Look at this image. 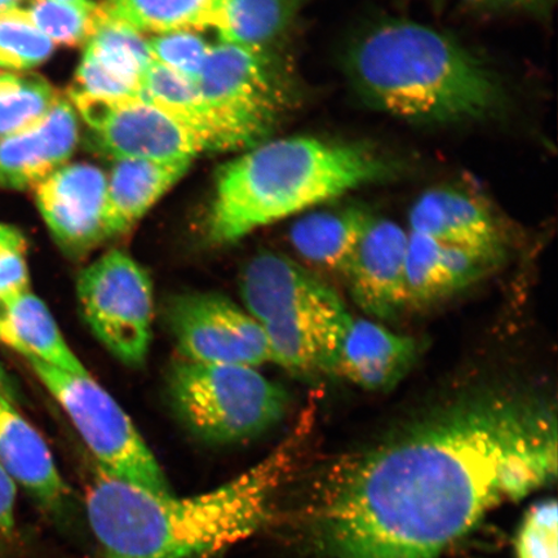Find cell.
<instances>
[{
	"mask_svg": "<svg viewBox=\"0 0 558 558\" xmlns=\"http://www.w3.org/2000/svg\"><path fill=\"white\" fill-rule=\"evenodd\" d=\"M556 403L483 384L404 418L337 466L313 513L332 558H438L493 508L555 480Z\"/></svg>",
	"mask_w": 558,
	"mask_h": 558,
	"instance_id": "obj_1",
	"label": "cell"
},
{
	"mask_svg": "<svg viewBox=\"0 0 558 558\" xmlns=\"http://www.w3.org/2000/svg\"><path fill=\"white\" fill-rule=\"evenodd\" d=\"M299 427L262 462L190 497L158 494L100 471L88 484L85 515L99 558H218L268 525L279 488L295 464Z\"/></svg>",
	"mask_w": 558,
	"mask_h": 558,
	"instance_id": "obj_2",
	"label": "cell"
},
{
	"mask_svg": "<svg viewBox=\"0 0 558 558\" xmlns=\"http://www.w3.org/2000/svg\"><path fill=\"white\" fill-rule=\"evenodd\" d=\"M345 73L373 108L422 124L485 120L505 89L486 62L451 35L411 20H387L348 47Z\"/></svg>",
	"mask_w": 558,
	"mask_h": 558,
	"instance_id": "obj_3",
	"label": "cell"
},
{
	"mask_svg": "<svg viewBox=\"0 0 558 558\" xmlns=\"http://www.w3.org/2000/svg\"><path fill=\"white\" fill-rule=\"evenodd\" d=\"M397 165L369 146L316 137L275 140L222 166L207 233L216 244L395 177Z\"/></svg>",
	"mask_w": 558,
	"mask_h": 558,
	"instance_id": "obj_4",
	"label": "cell"
},
{
	"mask_svg": "<svg viewBox=\"0 0 558 558\" xmlns=\"http://www.w3.org/2000/svg\"><path fill=\"white\" fill-rule=\"evenodd\" d=\"M169 390L181 422L214 445L259 437L282 421L289 407L281 386L242 365L185 361L172 369Z\"/></svg>",
	"mask_w": 558,
	"mask_h": 558,
	"instance_id": "obj_5",
	"label": "cell"
},
{
	"mask_svg": "<svg viewBox=\"0 0 558 558\" xmlns=\"http://www.w3.org/2000/svg\"><path fill=\"white\" fill-rule=\"evenodd\" d=\"M218 132L220 150L260 145L292 102L288 76L268 50L211 47L195 83Z\"/></svg>",
	"mask_w": 558,
	"mask_h": 558,
	"instance_id": "obj_6",
	"label": "cell"
},
{
	"mask_svg": "<svg viewBox=\"0 0 558 558\" xmlns=\"http://www.w3.org/2000/svg\"><path fill=\"white\" fill-rule=\"evenodd\" d=\"M48 392L64 409L97 471L146 490L170 494L162 466L113 397L90 375H75L26 359Z\"/></svg>",
	"mask_w": 558,
	"mask_h": 558,
	"instance_id": "obj_7",
	"label": "cell"
},
{
	"mask_svg": "<svg viewBox=\"0 0 558 558\" xmlns=\"http://www.w3.org/2000/svg\"><path fill=\"white\" fill-rule=\"evenodd\" d=\"M83 318L122 364L142 366L148 357L155 320L151 278L121 250L90 263L76 281Z\"/></svg>",
	"mask_w": 558,
	"mask_h": 558,
	"instance_id": "obj_8",
	"label": "cell"
},
{
	"mask_svg": "<svg viewBox=\"0 0 558 558\" xmlns=\"http://www.w3.org/2000/svg\"><path fill=\"white\" fill-rule=\"evenodd\" d=\"M69 97L93 130L96 145L117 160H193L206 150L193 131L142 97L109 99L75 88Z\"/></svg>",
	"mask_w": 558,
	"mask_h": 558,
	"instance_id": "obj_9",
	"label": "cell"
},
{
	"mask_svg": "<svg viewBox=\"0 0 558 558\" xmlns=\"http://www.w3.org/2000/svg\"><path fill=\"white\" fill-rule=\"evenodd\" d=\"M166 323L186 361L257 367L270 362L263 327L239 305L218 294L174 296Z\"/></svg>",
	"mask_w": 558,
	"mask_h": 558,
	"instance_id": "obj_10",
	"label": "cell"
},
{
	"mask_svg": "<svg viewBox=\"0 0 558 558\" xmlns=\"http://www.w3.org/2000/svg\"><path fill=\"white\" fill-rule=\"evenodd\" d=\"M108 178L90 165L60 167L35 185V201L56 243L78 259L109 240Z\"/></svg>",
	"mask_w": 558,
	"mask_h": 558,
	"instance_id": "obj_11",
	"label": "cell"
},
{
	"mask_svg": "<svg viewBox=\"0 0 558 558\" xmlns=\"http://www.w3.org/2000/svg\"><path fill=\"white\" fill-rule=\"evenodd\" d=\"M343 300L298 306L262 325L270 362L298 375L332 374L352 320Z\"/></svg>",
	"mask_w": 558,
	"mask_h": 558,
	"instance_id": "obj_12",
	"label": "cell"
},
{
	"mask_svg": "<svg viewBox=\"0 0 558 558\" xmlns=\"http://www.w3.org/2000/svg\"><path fill=\"white\" fill-rule=\"evenodd\" d=\"M409 233L388 219L369 220L345 277L354 303L376 319H395L408 306Z\"/></svg>",
	"mask_w": 558,
	"mask_h": 558,
	"instance_id": "obj_13",
	"label": "cell"
},
{
	"mask_svg": "<svg viewBox=\"0 0 558 558\" xmlns=\"http://www.w3.org/2000/svg\"><path fill=\"white\" fill-rule=\"evenodd\" d=\"M0 466L54 522L74 520L69 485L45 438L0 392Z\"/></svg>",
	"mask_w": 558,
	"mask_h": 558,
	"instance_id": "obj_14",
	"label": "cell"
},
{
	"mask_svg": "<svg viewBox=\"0 0 558 558\" xmlns=\"http://www.w3.org/2000/svg\"><path fill=\"white\" fill-rule=\"evenodd\" d=\"M153 62L142 33L104 10L76 70L75 89L109 99L142 97L144 76Z\"/></svg>",
	"mask_w": 558,
	"mask_h": 558,
	"instance_id": "obj_15",
	"label": "cell"
},
{
	"mask_svg": "<svg viewBox=\"0 0 558 558\" xmlns=\"http://www.w3.org/2000/svg\"><path fill=\"white\" fill-rule=\"evenodd\" d=\"M78 143V121L72 104L60 97L31 130L0 138V186L25 190L59 170Z\"/></svg>",
	"mask_w": 558,
	"mask_h": 558,
	"instance_id": "obj_16",
	"label": "cell"
},
{
	"mask_svg": "<svg viewBox=\"0 0 558 558\" xmlns=\"http://www.w3.org/2000/svg\"><path fill=\"white\" fill-rule=\"evenodd\" d=\"M410 233L449 246L505 254L504 236L483 201L457 187L425 192L410 211Z\"/></svg>",
	"mask_w": 558,
	"mask_h": 558,
	"instance_id": "obj_17",
	"label": "cell"
},
{
	"mask_svg": "<svg viewBox=\"0 0 558 558\" xmlns=\"http://www.w3.org/2000/svg\"><path fill=\"white\" fill-rule=\"evenodd\" d=\"M418 352L414 338L372 320L352 318L341 340L333 375L372 392H388L409 374Z\"/></svg>",
	"mask_w": 558,
	"mask_h": 558,
	"instance_id": "obj_18",
	"label": "cell"
},
{
	"mask_svg": "<svg viewBox=\"0 0 558 558\" xmlns=\"http://www.w3.org/2000/svg\"><path fill=\"white\" fill-rule=\"evenodd\" d=\"M241 298L251 317L260 325L298 306L326 302L338 292L302 265L281 254L262 253L244 267Z\"/></svg>",
	"mask_w": 558,
	"mask_h": 558,
	"instance_id": "obj_19",
	"label": "cell"
},
{
	"mask_svg": "<svg viewBox=\"0 0 558 558\" xmlns=\"http://www.w3.org/2000/svg\"><path fill=\"white\" fill-rule=\"evenodd\" d=\"M192 160L118 159L108 179L109 239L128 233L178 183Z\"/></svg>",
	"mask_w": 558,
	"mask_h": 558,
	"instance_id": "obj_20",
	"label": "cell"
},
{
	"mask_svg": "<svg viewBox=\"0 0 558 558\" xmlns=\"http://www.w3.org/2000/svg\"><path fill=\"white\" fill-rule=\"evenodd\" d=\"M0 312V341L25 359L75 375H89L69 347L52 313L32 290L7 300Z\"/></svg>",
	"mask_w": 558,
	"mask_h": 558,
	"instance_id": "obj_21",
	"label": "cell"
},
{
	"mask_svg": "<svg viewBox=\"0 0 558 558\" xmlns=\"http://www.w3.org/2000/svg\"><path fill=\"white\" fill-rule=\"evenodd\" d=\"M373 215L362 206L312 213L294 222L290 241L306 262L347 277Z\"/></svg>",
	"mask_w": 558,
	"mask_h": 558,
	"instance_id": "obj_22",
	"label": "cell"
},
{
	"mask_svg": "<svg viewBox=\"0 0 558 558\" xmlns=\"http://www.w3.org/2000/svg\"><path fill=\"white\" fill-rule=\"evenodd\" d=\"M306 0H220L215 29L222 44L268 50L294 23Z\"/></svg>",
	"mask_w": 558,
	"mask_h": 558,
	"instance_id": "obj_23",
	"label": "cell"
},
{
	"mask_svg": "<svg viewBox=\"0 0 558 558\" xmlns=\"http://www.w3.org/2000/svg\"><path fill=\"white\" fill-rule=\"evenodd\" d=\"M220 0H107L110 17L150 33L193 32L215 27Z\"/></svg>",
	"mask_w": 558,
	"mask_h": 558,
	"instance_id": "obj_24",
	"label": "cell"
},
{
	"mask_svg": "<svg viewBox=\"0 0 558 558\" xmlns=\"http://www.w3.org/2000/svg\"><path fill=\"white\" fill-rule=\"evenodd\" d=\"M142 99L193 131L206 150H220L213 117L194 83L155 61L144 76Z\"/></svg>",
	"mask_w": 558,
	"mask_h": 558,
	"instance_id": "obj_25",
	"label": "cell"
},
{
	"mask_svg": "<svg viewBox=\"0 0 558 558\" xmlns=\"http://www.w3.org/2000/svg\"><path fill=\"white\" fill-rule=\"evenodd\" d=\"M60 97L38 75L0 74V138L37 125Z\"/></svg>",
	"mask_w": 558,
	"mask_h": 558,
	"instance_id": "obj_26",
	"label": "cell"
},
{
	"mask_svg": "<svg viewBox=\"0 0 558 558\" xmlns=\"http://www.w3.org/2000/svg\"><path fill=\"white\" fill-rule=\"evenodd\" d=\"M34 24L53 45L76 47L87 44L104 15V7L93 0H25Z\"/></svg>",
	"mask_w": 558,
	"mask_h": 558,
	"instance_id": "obj_27",
	"label": "cell"
},
{
	"mask_svg": "<svg viewBox=\"0 0 558 558\" xmlns=\"http://www.w3.org/2000/svg\"><path fill=\"white\" fill-rule=\"evenodd\" d=\"M408 305L425 306L452 295L441 259V243L409 233L407 253Z\"/></svg>",
	"mask_w": 558,
	"mask_h": 558,
	"instance_id": "obj_28",
	"label": "cell"
},
{
	"mask_svg": "<svg viewBox=\"0 0 558 558\" xmlns=\"http://www.w3.org/2000/svg\"><path fill=\"white\" fill-rule=\"evenodd\" d=\"M54 45L29 13L15 9L0 15V66L27 70L51 58Z\"/></svg>",
	"mask_w": 558,
	"mask_h": 558,
	"instance_id": "obj_29",
	"label": "cell"
},
{
	"mask_svg": "<svg viewBox=\"0 0 558 558\" xmlns=\"http://www.w3.org/2000/svg\"><path fill=\"white\" fill-rule=\"evenodd\" d=\"M148 46L153 60L194 85L211 50L199 35L185 31L160 34L151 38Z\"/></svg>",
	"mask_w": 558,
	"mask_h": 558,
	"instance_id": "obj_30",
	"label": "cell"
},
{
	"mask_svg": "<svg viewBox=\"0 0 558 558\" xmlns=\"http://www.w3.org/2000/svg\"><path fill=\"white\" fill-rule=\"evenodd\" d=\"M557 509L555 499L529 509L515 541L518 558H557Z\"/></svg>",
	"mask_w": 558,
	"mask_h": 558,
	"instance_id": "obj_31",
	"label": "cell"
},
{
	"mask_svg": "<svg viewBox=\"0 0 558 558\" xmlns=\"http://www.w3.org/2000/svg\"><path fill=\"white\" fill-rule=\"evenodd\" d=\"M25 253L26 248H15L0 254V305L31 290Z\"/></svg>",
	"mask_w": 558,
	"mask_h": 558,
	"instance_id": "obj_32",
	"label": "cell"
},
{
	"mask_svg": "<svg viewBox=\"0 0 558 558\" xmlns=\"http://www.w3.org/2000/svg\"><path fill=\"white\" fill-rule=\"evenodd\" d=\"M17 488L0 466V557L11 553L17 542Z\"/></svg>",
	"mask_w": 558,
	"mask_h": 558,
	"instance_id": "obj_33",
	"label": "cell"
},
{
	"mask_svg": "<svg viewBox=\"0 0 558 558\" xmlns=\"http://www.w3.org/2000/svg\"><path fill=\"white\" fill-rule=\"evenodd\" d=\"M554 0H464L470 10L483 13L536 11L546 9Z\"/></svg>",
	"mask_w": 558,
	"mask_h": 558,
	"instance_id": "obj_34",
	"label": "cell"
},
{
	"mask_svg": "<svg viewBox=\"0 0 558 558\" xmlns=\"http://www.w3.org/2000/svg\"><path fill=\"white\" fill-rule=\"evenodd\" d=\"M15 248H26L24 235L16 228L0 222V254Z\"/></svg>",
	"mask_w": 558,
	"mask_h": 558,
	"instance_id": "obj_35",
	"label": "cell"
},
{
	"mask_svg": "<svg viewBox=\"0 0 558 558\" xmlns=\"http://www.w3.org/2000/svg\"><path fill=\"white\" fill-rule=\"evenodd\" d=\"M23 2L24 0H0V15L4 12L19 9V4Z\"/></svg>",
	"mask_w": 558,
	"mask_h": 558,
	"instance_id": "obj_36",
	"label": "cell"
},
{
	"mask_svg": "<svg viewBox=\"0 0 558 558\" xmlns=\"http://www.w3.org/2000/svg\"><path fill=\"white\" fill-rule=\"evenodd\" d=\"M0 392L4 393L7 397H9V389H7V384L3 380L2 374H0Z\"/></svg>",
	"mask_w": 558,
	"mask_h": 558,
	"instance_id": "obj_37",
	"label": "cell"
},
{
	"mask_svg": "<svg viewBox=\"0 0 558 558\" xmlns=\"http://www.w3.org/2000/svg\"><path fill=\"white\" fill-rule=\"evenodd\" d=\"M59 2H76V0H59Z\"/></svg>",
	"mask_w": 558,
	"mask_h": 558,
	"instance_id": "obj_38",
	"label": "cell"
}]
</instances>
